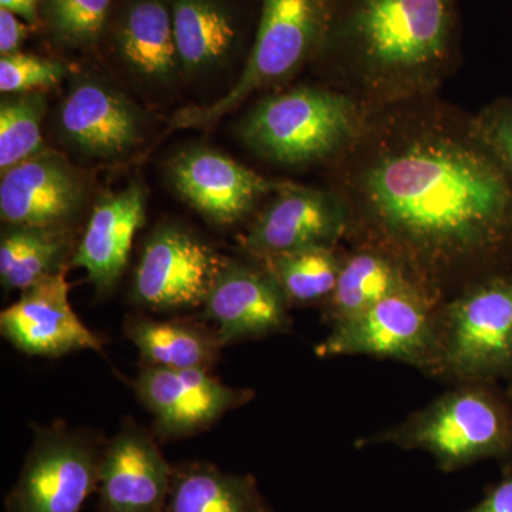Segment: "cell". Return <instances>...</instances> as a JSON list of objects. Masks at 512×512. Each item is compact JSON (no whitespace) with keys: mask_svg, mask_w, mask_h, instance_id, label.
I'll use <instances>...</instances> for the list:
<instances>
[{"mask_svg":"<svg viewBox=\"0 0 512 512\" xmlns=\"http://www.w3.org/2000/svg\"><path fill=\"white\" fill-rule=\"evenodd\" d=\"M350 245L379 249L443 301L512 259V180L473 123L439 96L370 111L326 168Z\"/></svg>","mask_w":512,"mask_h":512,"instance_id":"cell-1","label":"cell"},{"mask_svg":"<svg viewBox=\"0 0 512 512\" xmlns=\"http://www.w3.org/2000/svg\"><path fill=\"white\" fill-rule=\"evenodd\" d=\"M460 60L458 0H338L313 73L369 110L439 96Z\"/></svg>","mask_w":512,"mask_h":512,"instance_id":"cell-2","label":"cell"},{"mask_svg":"<svg viewBox=\"0 0 512 512\" xmlns=\"http://www.w3.org/2000/svg\"><path fill=\"white\" fill-rule=\"evenodd\" d=\"M370 111L325 83L286 86L256 101L239 121L238 136L268 163L329 168L356 143Z\"/></svg>","mask_w":512,"mask_h":512,"instance_id":"cell-3","label":"cell"},{"mask_svg":"<svg viewBox=\"0 0 512 512\" xmlns=\"http://www.w3.org/2000/svg\"><path fill=\"white\" fill-rule=\"evenodd\" d=\"M427 377L450 384L512 377V259L470 279L439 303Z\"/></svg>","mask_w":512,"mask_h":512,"instance_id":"cell-4","label":"cell"},{"mask_svg":"<svg viewBox=\"0 0 512 512\" xmlns=\"http://www.w3.org/2000/svg\"><path fill=\"white\" fill-rule=\"evenodd\" d=\"M400 423L357 441V446L423 450L443 468L481 458L512 456V397L501 383L451 384Z\"/></svg>","mask_w":512,"mask_h":512,"instance_id":"cell-5","label":"cell"},{"mask_svg":"<svg viewBox=\"0 0 512 512\" xmlns=\"http://www.w3.org/2000/svg\"><path fill=\"white\" fill-rule=\"evenodd\" d=\"M336 5L338 0H261L255 40L237 83L214 103L178 111L173 126H214L254 94L289 86L315 62Z\"/></svg>","mask_w":512,"mask_h":512,"instance_id":"cell-6","label":"cell"},{"mask_svg":"<svg viewBox=\"0 0 512 512\" xmlns=\"http://www.w3.org/2000/svg\"><path fill=\"white\" fill-rule=\"evenodd\" d=\"M440 302L419 285L393 292L366 312L332 326L329 335L316 346V356L396 360L427 375Z\"/></svg>","mask_w":512,"mask_h":512,"instance_id":"cell-7","label":"cell"},{"mask_svg":"<svg viewBox=\"0 0 512 512\" xmlns=\"http://www.w3.org/2000/svg\"><path fill=\"white\" fill-rule=\"evenodd\" d=\"M103 448L63 424L40 427L18 481L6 497L8 512H80L99 484Z\"/></svg>","mask_w":512,"mask_h":512,"instance_id":"cell-8","label":"cell"},{"mask_svg":"<svg viewBox=\"0 0 512 512\" xmlns=\"http://www.w3.org/2000/svg\"><path fill=\"white\" fill-rule=\"evenodd\" d=\"M224 261L190 229L160 224L148 235L134 269V302L154 312L204 305Z\"/></svg>","mask_w":512,"mask_h":512,"instance_id":"cell-9","label":"cell"},{"mask_svg":"<svg viewBox=\"0 0 512 512\" xmlns=\"http://www.w3.org/2000/svg\"><path fill=\"white\" fill-rule=\"evenodd\" d=\"M348 225L345 202L335 191L291 183L256 214L241 244L256 261L302 249L338 248Z\"/></svg>","mask_w":512,"mask_h":512,"instance_id":"cell-10","label":"cell"},{"mask_svg":"<svg viewBox=\"0 0 512 512\" xmlns=\"http://www.w3.org/2000/svg\"><path fill=\"white\" fill-rule=\"evenodd\" d=\"M131 387L153 416L157 436L164 440L210 429L255 397L254 390L228 386L204 369L144 366Z\"/></svg>","mask_w":512,"mask_h":512,"instance_id":"cell-11","label":"cell"},{"mask_svg":"<svg viewBox=\"0 0 512 512\" xmlns=\"http://www.w3.org/2000/svg\"><path fill=\"white\" fill-rule=\"evenodd\" d=\"M175 192L205 220L231 227L248 217L268 195L288 187L256 174L220 151L204 146L185 148L167 165Z\"/></svg>","mask_w":512,"mask_h":512,"instance_id":"cell-12","label":"cell"},{"mask_svg":"<svg viewBox=\"0 0 512 512\" xmlns=\"http://www.w3.org/2000/svg\"><path fill=\"white\" fill-rule=\"evenodd\" d=\"M89 181L67 158L45 150L2 174L5 225L70 231L89 201Z\"/></svg>","mask_w":512,"mask_h":512,"instance_id":"cell-13","label":"cell"},{"mask_svg":"<svg viewBox=\"0 0 512 512\" xmlns=\"http://www.w3.org/2000/svg\"><path fill=\"white\" fill-rule=\"evenodd\" d=\"M56 126L60 140L74 153L114 160L141 143L144 117L114 84L86 74L73 80L57 110Z\"/></svg>","mask_w":512,"mask_h":512,"instance_id":"cell-14","label":"cell"},{"mask_svg":"<svg viewBox=\"0 0 512 512\" xmlns=\"http://www.w3.org/2000/svg\"><path fill=\"white\" fill-rule=\"evenodd\" d=\"M222 348L289 332V305L274 275L256 259H225L204 302Z\"/></svg>","mask_w":512,"mask_h":512,"instance_id":"cell-15","label":"cell"},{"mask_svg":"<svg viewBox=\"0 0 512 512\" xmlns=\"http://www.w3.org/2000/svg\"><path fill=\"white\" fill-rule=\"evenodd\" d=\"M0 333L28 356L56 359L79 350L103 353V340L70 305L66 269L20 292L18 301L0 313Z\"/></svg>","mask_w":512,"mask_h":512,"instance_id":"cell-16","label":"cell"},{"mask_svg":"<svg viewBox=\"0 0 512 512\" xmlns=\"http://www.w3.org/2000/svg\"><path fill=\"white\" fill-rule=\"evenodd\" d=\"M173 473L153 434L128 421L101 453V512H163Z\"/></svg>","mask_w":512,"mask_h":512,"instance_id":"cell-17","label":"cell"},{"mask_svg":"<svg viewBox=\"0 0 512 512\" xmlns=\"http://www.w3.org/2000/svg\"><path fill=\"white\" fill-rule=\"evenodd\" d=\"M147 192L143 185L103 195L93 205L72 265L86 271L99 295L116 288L126 271L138 229L146 224Z\"/></svg>","mask_w":512,"mask_h":512,"instance_id":"cell-18","label":"cell"},{"mask_svg":"<svg viewBox=\"0 0 512 512\" xmlns=\"http://www.w3.org/2000/svg\"><path fill=\"white\" fill-rule=\"evenodd\" d=\"M131 76L168 86L181 73L170 0H123L111 16L106 37Z\"/></svg>","mask_w":512,"mask_h":512,"instance_id":"cell-19","label":"cell"},{"mask_svg":"<svg viewBox=\"0 0 512 512\" xmlns=\"http://www.w3.org/2000/svg\"><path fill=\"white\" fill-rule=\"evenodd\" d=\"M175 45L185 77L227 66L244 42L245 22L234 0H170Z\"/></svg>","mask_w":512,"mask_h":512,"instance_id":"cell-20","label":"cell"},{"mask_svg":"<svg viewBox=\"0 0 512 512\" xmlns=\"http://www.w3.org/2000/svg\"><path fill=\"white\" fill-rule=\"evenodd\" d=\"M412 285L417 284L392 256L379 249L350 245L348 251H343L335 289L323 303V322L332 328L366 312L393 292Z\"/></svg>","mask_w":512,"mask_h":512,"instance_id":"cell-21","label":"cell"},{"mask_svg":"<svg viewBox=\"0 0 512 512\" xmlns=\"http://www.w3.org/2000/svg\"><path fill=\"white\" fill-rule=\"evenodd\" d=\"M124 333L136 346L144 366L211 370L222 348L217 332L180 320L127 316Z\"/></svg>","mask_w":512,"mask_h":512,"instance_id":"cell-22","label":"cell"},{"mask_svg":"<svg viewBox=\"0 0 512 512\" xmlns=\"http://www.w3.org/2000/svg\"><path fill=\"white\" fill-rule=\"evenodd\" d=\"M163 512H266L255 481L211 464L174 467Z\"/></svg>","mask_w":512,"mask_h":512,"instance_id":"cell-23","label":"cell"},{"mask_svg":"<svg viewBox=\"0 0 512 512\" xmlns=\"http://www.w3.org/2000/svg\"><path fill=\"white\" fill-rule=\"evenodd\" d=\"M70 231L5 225L0 238V281L6 291H25L66 269Z\"/></svg>","mask_w":512,"mask_h":512,"instance_id":"cell-24","label":"cell"},{"mask_svg":"<svg viewBox=\"0 0 512 512\" xmlns=\"http://www.w3.org/2000/svg\"><path fill=\"white\" fill-rule=\"evenodd\" d=\"M292 306L320 305L328 301L342 268V248H309L262 259Z\"/></svg>","mask_w":512,"mask_h":512,"instance_id":"cell-25","label":"cell"},{"mask_svg":"<svg viewBox=\"0 0 512 512\" xmlns=\"http://www.w3.org/2000/svg\"><path fill=\"white\" fill-rule=\"evenodd\" d=\"M116 0H43L39 23L64 49L92 50L103 42Z\"/></svg>","mask_w":512,"mask_h":512,"instance_id":"cell-26","label":"cell"},{"mask_svg":"<svg viewBox=\"0 0 512 512\" xmlns=\"http://www.w3.org/2000/svg\"><path fill=\"white\" fill-rule=\"evenodd\" d=\"M47 111L43 92L6 94L0 101V173H6L43 147L42 124Z\"/></svg>","mask_w":512,"mask_h":512,"instance_id":"cell-27","label":"cell"},{"mask_svg":"<svg viewBox=\"0 0 512 512\" xmlns=\"http://www.w3.org/2000/svg\"><path fill=\"white\" fill-rule=\"evenodd\" d=\"M70 70L59 60L30 53H12L0 57V92L18 94L42 92L62 83Z\"/></svg>","mask_w":512,"mask_h":512,"instance_id":"cell-28","label":"cell"},{"mask_svg":"<svg viewBox=\"0 0 512 512\" xmlns=\"http://www.w3.org/2000/svg\"><path fill=\"white\" fill-rule=\"evenodd\" d=\"M473 123L485 146L493 151L512 180V97H503L473 114Z\"/></svg>","mask_w":512,"mask_h":512,"instance_id":"cell-29","label":"cell"},{"mask_svg":"<svg viewBox=\"0 0 512 512\" xmlns=\"http://www.w3.org/2000/svg\"><path fill=\"white\" fill-rule=\"evenodd\" d=\"M29 30L19 16L10 10L0 8V56L20 52Z\"/></svg>","mask_w":512,"mask_h":512,"instance_id":"cell-30","label":"cell"},{"mask_svg":"<svg viewBox=\"0 0 512 512\" xmlns=\"http://www.w3.org/2000/svg\"><path fill=\"white\" fill-rule=\"evenodd\" d=\"M468 512H512V476L501 481L477 507Z\"/></svg>","mask_w":512,"mask_h":512,"instance_id":"cell-31","label":"cell"},{"mask_svg":"<svg viewBox=\"0 0 512 512\" xmlns=\"http://www.w3.org/2000/svg\"><path fill=\"white\" fill-rule=\"evenodd\" d=\"M42 3L43 0H0V8L10 10L29 25H37Z\"/></svg>","mask_w":512,"mask_h":512,"instance_id":"cell-32","label":"cell"},{"mask_svg":"<svg viewBox=\"0 0 512 512\" xmlns=\"http://www.w3.org/2000/svg\"><path fill=\"white\" fill-rule=\"evenodd\" d=\"M504 386L507 387L508 393H510L512 397V377L504 383Z\"/></svg>","mask_w":512,"mask_h":512,"instance_id":"cell-33","label":"cell"}]
</instances>
